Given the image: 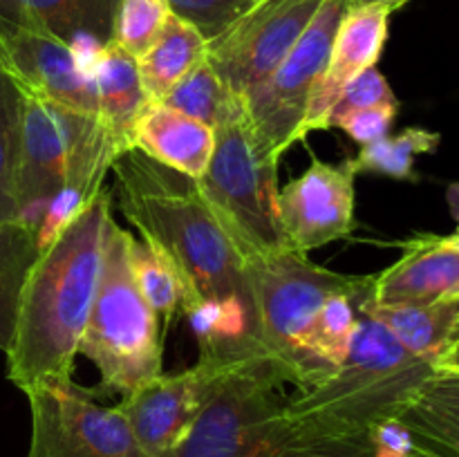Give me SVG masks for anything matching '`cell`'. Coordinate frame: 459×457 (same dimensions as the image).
I'll return each instance as SVG.
<instances>
[{"label":"cell","mask_w":459,"mask_h":457,"mask_svg":"<svg viewBox=\"0 0 459 457\" xmlns=\"http://www.w3.org/2000/svg\"><path fill=\"white\" fill-rule=\"evenodd\" d=\"M119 0H0V21L70 45L85 72L112 43Z\"/></svg>","instance_id":"e0dca14e"},{"label":"cell","mask_w":459,"mask_h":457,"mask_svg":"<svg viewBox=\"0 0 459 457\" xmlns=\"http://www.w3.org/2000/svg\"><path fill=\"white\" fill-rule=\"evenodd\" d=\"M169 16L166 0H119L112 43L137 61L160 39Z\"/></svg>","instance_id":"83f0119b"},{"label":"cell","mask_w":459,"mask_h":457,"mask_svg":"<svg viewBox=\"0 0 459 457\" xmlns=\"http://www.w3.org/2000/svg\"><path fill=\"white\" fill-rule=\"evenodd\" d=\"M397 112L399 108L388 106L361 108V110H352L341 116V119H336L332 128H341L354 142L366 146V143H372L377 139H384L385 134H390L394 121H397Z\"/></svg>","instance_id":"4dcf8cb0"},{"label":"cell","mask_w":459,"mask_h":457,"mask_svg":"<svg viewBox=\"0 0 459 457\" xmlns=\"http://www.w3.org/2000/svg\"><path fill=\"white\" fill-rule=\"evenodd\" d=\"M348 7H361V4H385V7H390L393 12H397V9H402L403 4L411 3V0H343Z\"/></svg>","instance_id":"1f68e13d"},{"label":"cell","mask_w":459,"mask_h":457,"mask_svg":"<svg viewBox=\"0 0 459 457\" xmlns=\"http://www.w3.org/2000/svg\"><path fill=\"white\" fill-rule=\"evenodd\" d=\"M133 148L166 168L197 179L213 155L215 130L173 108L151 103L134 124Z\"/></svg>","instance_id":"ffe728a7"},{"label":"cell","mask_w":459,"mask_h":457,"mask_svg":"<svg viewBox=\"0 0 459 457\" xmlns=\"http://www.w3.org/2000/svg\"><path fill=\"white\" fill-rule=\"evenodd\" d=\"M345 9L348 4L343 0H323L290 54L240 97L251 133L278 161L296 142H303L307 108L325 72Z\"/></svg>","instance_id":"ba28073f"},{"label":"cell","mask_w":459,"mask_h":457,"mask_svg":"<svg viewBox=\"0 0 459 457\" xmlns=\"http://www.w3.org/2000/svg\"><path fill=\"white\" fill-rule=\"evenodd\" d=\"M354 179L350 160L327 164L314 157L307 170L278 188V213L291 249L309 254L352 233Z\"/></svg>","instance_id":"4fadbf2b"},{"label":"cell","mask_w":459,"mask_h":457,"mask_svg":"<svg viewBox=\"0 0 459 457\" xmlns=\"http://www.w3.org/2000/svg\"><path fill=\"white\" fill-rule=\"evenodd\" d=\"M97 97V121L108 143L119 157L133 148L134 124L151 99L139 79L137 61L117 43L103 45L90 70Z\"/></svg>","instance_id":"ac0fdd59"},{"label":"cell","mask_w":459,"mask_h":457,"mask_svg":"<svg viewBox=\"0 0 459 457\" xmlns=\"http://www.w3.org/2000/svg\"><path fill=\"white\" fill-rule=\"evenodd\" d=\"M22 392L31 412L27 457H151L119 408L101 406L72 376Z\"/></svg>","instance_id":"9c48e42d"},{"label":"cell","mask_w":459,"mask_h":457,"mask_svg":"<svg viewBox=\"0 0 459 457\" xmlns=\"http://www.w3.org/2000/svg\"><path fill=\"white\" fill-rule=\"evenodd\" d=\"M439 142V133L412 125L361 146L359 155L350 160V166L357 175L372 173L390 179H415V160L437 151Z\"/></svg>","instance_id":"d4e9b609"},{"label":"cell","mask_w":459,"mask_h":457,"mask_svg":"<svg viewBox=\"0 0 459 457\" xmlns=\"http://www.w3.org/2000/svg\"><path fill=\"white\" fill-rule=\"evenodd\" d=\"M213 130V155L195 179L209 209L236 242L242 258L290 251L278 213L281 161L251 133L240 101Z\"/></svg>","instance_id":"5b68a950"},{"label":"cell","mask_w":459,"mask_h":457,"mask_svg":"<svg viewBox=\"0 0 459 457\" xmlns=\"http://www.w3.org/2000/svg\"><path fill=\"white\" fill-rule=\"evenodd\" d=\"M285 376L267 358L233 370L182 442L161 457H287Z\"/></svg>","instance_id":"52a82bcc"},{"label":"cell","mask_w":459,"mask_h":457,"mask_svg":"<svg viewBox=\"0 0 459 457\" xmlns=\"http://www.w3.org/2000/svg\"><path fill=\"white\" fill-rule=\"evenodd\" d=\"M112 191H101L39 251L22 287L7 354V379L18 390L67 379L92 307Z\"/></svg>","instance_id":"7a4b0ae2"},{"label":"cell","mask_w":459,"mask_h":457,"mask_svg":"<svg viewBox=\"0 0 459 457\" xmlns=\"http://www.w3.org/2000/svg\"><path fill=\"white\" fill-rule=\"evenodd\" d=\"M130 231L108 220L101 272L79 352L94 363L110 392L128 394L161 372V321L143 300L128 260Z\"/></svg>","instance_id":"277c9868"},{"label":"cell","mask_w":459,"mask_h":457,"mask_svg":"<svg viewBox=\"0 0 459 457\" xmlns=\"http://www.w3.org/2000/svg\"><path fill=\"white\" fill-rule=\"evenodd\" d=\"M249 361L255 358L200 354L186 370L173 375L160 372L133 392L124 394L117 408L148 455L161 457L182 442L220 384Z\"/></svg>","instance_id":"8fae6325"},{"label":"cell","mask_w":459,"mask_h":457,"mask_svg":"<svg viewBox=\"0 0 459 457\" xmlns=\"http://www.w3.org/2000/svg\"><path fill=\"white\" fill-rule=\"evenodd\" d=\"M255 0H166L170 13L191 22L206 40L222 34Z\"/></svg>","instance_id":"f1b7e54d"},{"label":"cell","mask_w":459,"mask_h":457,"mask_svg":"<svg viewBox=\"0 0 459 457\" xmlns=\"http://www.w3.org/2000/svg\"><path fill=\"white\" fill-rule=\"evenodd\" d=\"M370 280L372 276H352L348 285L327 296L318 312L309 334V354L323 379L343 361L352 345V336L361 316L359 305L370 289Z\"/></svg>","instance_id":"7402d4cb"},{"label":"cell","mask_w":459,"mask_h":457,"mask_svg":"<svg viewBox=\"0 0 459 457\" xmlns=\"http://www.w3.org/2000/svg\"><path fill=\"white\" fill-rule=\"evenodd\" d=\"M128 260L143 300L160 316V321L170 323L175 314L184 312L186 285L160 246L130 233Z\"/></svg>","instance_id":"cb8c5ba5"},{"label":"cell","mask_w":459,"mask_h":457,"mask_svg":"<svg viewBox=\"0 0 459 457\" xmlns=\"http://www.w3.org/2000/svg\"><path fill=\"white\" fill-rule=\"evenodd\" d=\"M375 106L399 108V99L397 94L393 92V88H390L388 79H385L377 67H370V70L361 72V74L341 92V97L336 99V103L330 110V116H327V130L334 125L336 119H341V116L348 115V112Z\"/></svg>","instance_id":"f546056e"},{"label":"cell","mask_w":459,"mask_h":457,"mask_svg":"<svg viewBox=\"0 0 459 457\" xmlns=\"http://www.w3.org/2000/svg\"><path fill=\"white\" fill-rule=\"evenodd\" d=\"M323 0H255L206 45V61L240 99L290 54Z\"/></svg>","instance_id":"30bf717a"},{"label":"cell","mask_w":459,"mask_h":457,"mask_svg":"<svg viewBox=\"0 0 459 457\" xmlns=\"http://www.w3.org/2000/svg\"><path fill=\"white\" fill-rule=\"evenodd\" d=\"M209 40L175 13H170L160 39L137 58L139 79L151 103L161 101L166 92L206 58Z\"/></svg>","instance_id":"44dd1931"},{"label":"cell","mask_w":459,"mask_h":457,"mask_svg":"<svg viewBox=\"0 0 459 457\" xmlns=\"http://www.w3.org/2000/svg\"><path fill=\"white\" fill-rule=\"evenodd\" d=\"M393 9L385 4H361L348 7L339 22L325 72L314 90L312 103L303 124V139L314 130H327L332 106L345 88L361 72L377 67L388 40Z\"/></svg>","instance_id":"2e32d148"},{"label":"cell","mask_w":459,"mask_h":457,"mask_svg":"<svg viewBox=\"0 0 459 457\" xmlns=\"http://www.w3.org/2000/svg\"><path fill=\"white\" fill-rule=\"evenodd\" d=\"M455 370L412 354L361 312L343 361L325 379L287 397L282 415L303 437L372 455V433L402 417L435 376Z\"/></svg>","instance_id":"3957f363"},{"label":"cell","mask_w":459,"mask_h":457,"mask_svg":"<svg viewBox=\"0 0 459 457\" xmlns=\"http://www.w3.org/2000/svg\"><path fill=\"white\" fill-rule=\"evenodd\" d=\"M459 298V236L417 233L402 242V258L372 276L377 305H426Z\"/></svg>","instance_id":"9a60e30c"},{"label":"cell","mask_w":459,"mask_h":457,"mask_svg":"<svg viewBox=\"0 0 459 457\" xmlns=\"http://www.w3.org/2000/svg\"><path fill=\"white\" fill-rule=\"evenodd\" d=\"M0 61L16 85L76 115L97 116L92 76L70 45L0 21Z\"/></svg>","instance_id":"5bb4252c"},{"label":"cell","mask_w":459,"mask_h":457,"mask_svg":"<svg viewBox=\"0 0 459 457\" xmlns=\"http://www.w3.org/2000/svg\"><path fill=\"white\" fill-rule=\"evenodd\" d=\"M115 195L139 237L160 246L186 285L184 316L200 354L267 358L255 336L254 300L245 258L195 179L157 164L137 148L112 161Z\"/></svg>","instance_id":"6da1fadb"},{"label":"cell","mask_w":459,"mask_h":457,"mask_svg":"<svg viewBox=\"0 0 459 457\" xmlns=\"http://www.w3.org/2000/svg\"><path fill=\"white\" fill-rule=\"evenodd\" d=\"M361 312L381 323L417 357L442 367H459V298L426 305H377L368 289L361 298Z\"/></svg>","instance_id":"d6986e66"},{"label":"cell","mask_w":459,"mask_h":457,"mask_svg":"<svg viewBox=\"0 0 459 457\" xmlns=\"http://www.w3.org/2000/svg\"><path fill=\"white\" fill-rule=\"evenodd\" d=\"M39 236L27 224H0V349L7 352L30 269L39 258Z\"/></svg>","instance_id":"603a6c76"},{"label":"cell","mask_w":459,"mask_h":457,"mask_svg":"<svg viewBox=\"0 0 459 457\" xmlns=\"http://www.w3.org/2000/svg\"><path fill=\"white\" fill-rule=\"evenodd\" d=\"M245 273L264 357L299 390L318 384L323 376L309 354V334L327 296L352 276L314 264L296 249L247 255Z\"/></svg>","instance_id":"8992f818"},{"label":"cell","mask_w":459,"mask_h":457,"mask_svg":"<svg viewBox=\"0 0 459 457\" xmlns=\"http://www.w3.org/2000/svg\"><path fill=\"white\" fill-rule=\"evenodd\" d=\"M21 139L16 160V220L34 228L65 186L67 164L76 139L97 124V116L76 115L21 90Z\"/></svg>","instance_id":"7c38bea8"},{"label":"cell","mask_w":459,"mask_h":457,"mask_svg":"<svg viewBox=\"0 0 459 457\" xmlns=\"http://www.w3.org/2000/svg\"><path fill=\"white\" fill-rule=\"evenodd\" d=\"M21 88L0 61V224L16 220V160L21 139Z\"/></svg>","instance_id":"4316f807"},{"label":"cell","mask_w":459,"mask_h":457,"mask_svg":"<svg viewBox=\"0 0 459 457\" xmlns=\"http://www.w3.org/2000/svg\"><path fill=\"white\" fill-rule=\"evenodd\" d=\"M240 99L233 97L209 61H200L186 76L178 81L169 92L161 97V106L173 108V110L182 112V115L191 116V119L200 121V124L215 128L218 121L231 110Z\"/></svg>","instance_id":"484cf974"}]
</instances>
